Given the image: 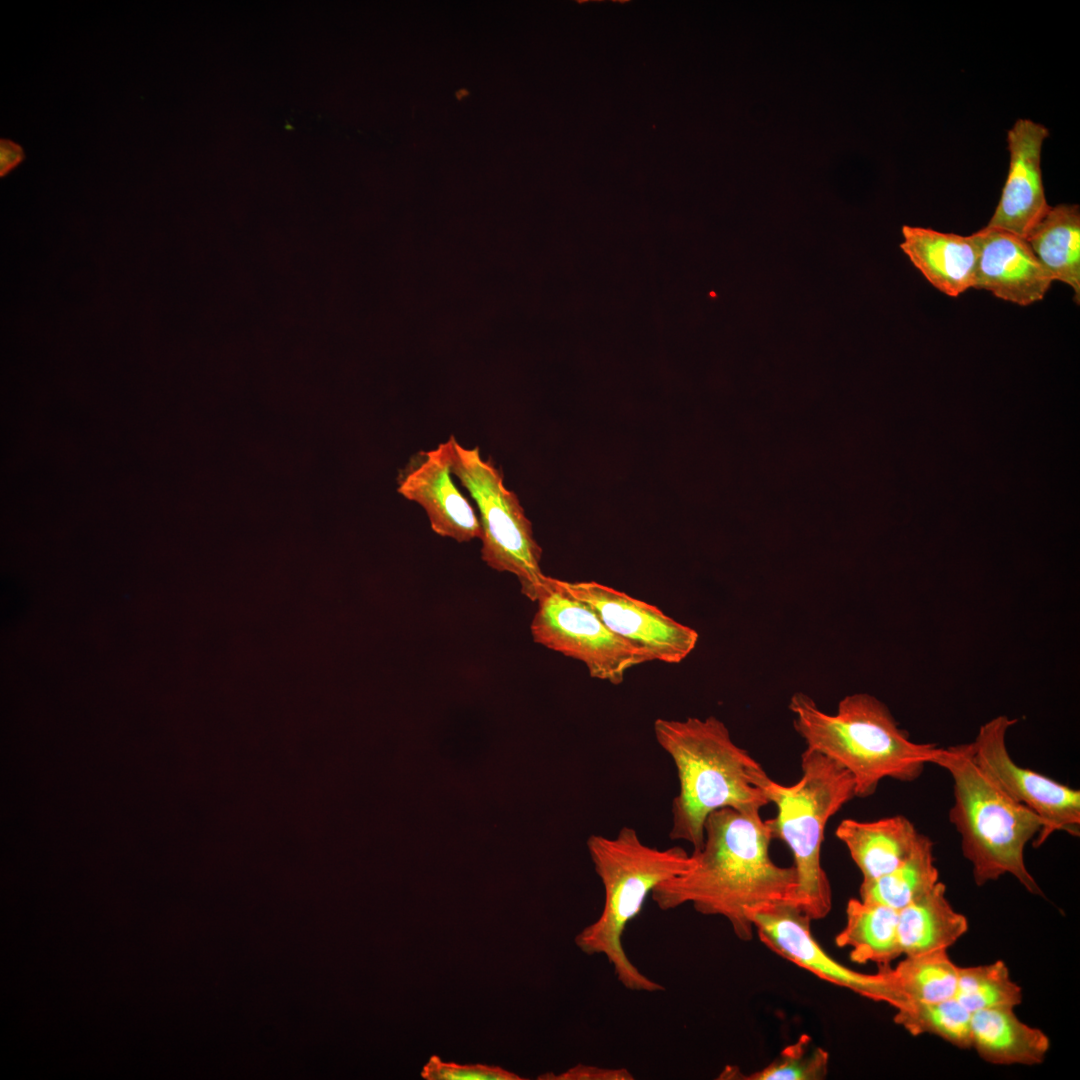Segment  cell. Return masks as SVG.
I'll use <instances>...</instances> for the list:
<instances>
[{"label": "cell", "instance_id": "1", "mask_svg": "<svg viewBox=\"0 0 1080 1080\" xmlns=\"http://www.w3.org/2000/svg\"><path fill=\"white\" fill-rule=\"evenodd\" d=\"M772 839L760 813L713 811L704 824L701 849L691 853L694 866L657 885L653 902L663 911L690 903L703 915L725 918L736 937L750 941L752 912L784 903L799 907L795 867L772 861Z\"/></svg>", "mask_w": 1080, "mask_h": 1080}, {"label": "cell", "instance_id": "2", "mask_svg": "<svg viewBox=\"0 0 1080 1080\" xmlns=\"http://www.w3.org/2000/svg\"><path fill=\"white\" fill-rule=\"evenodd\" d=\"M653 731L673 761L679 782L671 804V840L688 842L696 852L713 811L733 808L752 814L769 803L762 789L769 776L717 717L658 718Z\"/></svg>", "mask_w": 1080, "mask_h": 1080}, {"label": "cell", "instance_id": "3", "mask_svg": "<svg viewBox=\"0 0 1080 1080\" xmlns=\"http://www.w3.org/2000/svg\"><path fill=\"white\" fill-rule=\"evenodd\" d=\"M788 707L806 748L844 767L857 797L874 794L885 778L917 779L938 750L934 744L910 740L889 708L868 693L845 696L834 714L822 711L802 692L792 695Z\"/></svg>", "mask_w": 1080, "mask_h": 1080}, {"label": "cell", "instance_id": "4", "mask_svg": "<svg viewBox=\"0 0 1080 1080\" xmlns=\"http://www.w3.org/2000/svg\"><path fill=\"white\" fill-rule=\"evenodd\" d=\"M586 845L604 889V904L599 917L576 935V946L586 955H603L624 988L664 991L663 985L644 975L631 962L622 936L657 885L694 866L692 854L680 846L666 849L648 846L629 826H623L615 837L592 834Z\"/></svg>", "mask_w": 1080, "mask_h": 1080}, {"label": "cell", "instance_id": "5", "mask_svg": "<svg viewBox=\"0 0 1080 1080\" xmlns=\"http://www.w3.org/2000/svg\"><path fill=\"white\" fill-rule=\"evenodd\" d=\"M931 763L952 778L949 821L960 835L976 885L1010 874L1028 892L1043 896L1024 860L1025 847L1043 829V820L1007 796L978 767L968 744L938 747Z\"/></svg>", "mask_w": 1080, "mask_h": 1080}, {"label": "cell", "instance_id": "6", "mask_svg": "<svg viewBox=\"0 0 1080 1080\" xmlns=\"http://www.w3.org/2000/svg\"><path fill=\"white\" fill-rule=\"evenodd\" d=\"M801 777L793 785L767 778L762 789L777 814L766 820L773 839L790 849L798 879L799 908L811 920L825 918L832 908V891L821 864V847L829 819L855 797L851 774L827 756L805 749Z\"/></svg>", "mask_w": 1080, "mask_h": 1080}, {"label": "cell", "instance_id": "7", "mask_svg": "<svg viewBox=\"0 0 1080 1080\" xmlns=\"http://www.w3.org/2000/svg\"><path fill=\"white\" fill-rule=\"evenodd\" d=\"M451 468L475 502L481 525V558L490 568L513 574L521 593L536 601L546 575L542 549L517 495L504 484L502 471L480 448H467L451 435Z\"/></svg>", "mask_w": 1080, "mask_h": 1080}, {"label": "cell", "instance_id": "8", "mask_svg": "<svg viewBox=\"0 0 1080 1080\" xmlns=\"http://www.w3.org/2000/svg\"><path fill=\"white\" fill-rule=\"evenodd\" d=\"M530 625L533 640L585 664L592 678L613 685L634 666L650 662L634 645L610 630L586 603L546 576Z\"/></svg>", "mask_w": 1080, "mask_h": 1080}, {"label": "cell", "instance_id": "9", "mask_svg": "<svg viewBox=\"0 0 1080 1080\" xmlns=\"http://www.w3.org/2000/svg\"><path fill=\"white\" fill-rule=\"evenodd\" d=\"M1015 723L1016 719L1006 715L984 723L974 741L968 744L974 762L1007 796L1043 820L1044 827L1034 838V847L1045 843L1055 831L1079 836L1080 791L1024 768L1012 759L1006 736Z\"/></svg>", "mask_w": 1080, "mask_h": 1080}, {"label": "cell", "instance_id": "10", "mask_svg": "<svg viewBox=\"0 0 1080 1080\" xmlns=\"http://www.w3.org/2000/svg\"><path fill=\"white\" fill-rule=\"evenodd\" d=\"M749 919L760 941L780 957L816 975L875 1002L896 1010L906 1001L890 972L879 966L875 974L857 972L836 961L819 945L809 918L797 905L777 904L752 912Z\"/></svg>", "mask_w": 1080, "mask_h": 1080}, {"label": "cell", "instance_id": "11", "mask_svg": "<svg viewBox=\"0 0 1080 1080\" xmlns=\"http://www.w3.org/2000/svg\"><path fill=\"white\" fill-rule=\"evenodd\" d=\"M555 584L586 603L614 633L642 651L651 661L682 662L695 649L699 634L658 607L595 581Z\"/></svg>", "mask_w": 1080, "mask_h": 1080}, {"label": "cell", "instance_id": "12", "mask_svg": "<svg viewBox=\"0 0 1080 1080\" xmlns=\"http://www.w3.org/2000/svg\"><path fill=\"white\" fill-rule=\"evenodd\" d=\"M452 476L448 438L436 448L419 451L410 458L399 473L398 492L424 509L437 535L460 543L480 539L479 517Z\"/></svg>", "mask_w": 1080, "mask_h": 1080}, {"label": "cell", "instance_id": "13", "mask_svg": "<svg viewBox=\"0 0 1080 1080\" xmlns=\"http://www.w3.org/2000/svg\"><path fill=\"white\" fill-rule=\"evenodd\" d=\"M1048 129L1030 119H1018L1008 131V176L1001 198L986 227L1025 238L1050 208L1041 173V148Z\"/></svg>", "mask_w": 1080, "mask_h": 1080}, {"label": "cell", "instance_id": "14", "mask_svg": "<svg viewBox=\"0 0 1080 1080\" xmlns=\"http://www.w3.org/2000/svg\"><path fill=\"white\" fill-rule=\"evenodd\" d=\"M973 234L978 244L974 288L1020 306L1044 298L1054 280L1025 238L989 227Z\"/></svg>", "mask_w": 1080, "mask_h": 1080}, {"label": "cell", "instance_id": "15", "mask_svg": "<svg viewBox=\"0 0 1080 1080\" xmlns=\"http://www.w3.org/2000/svg\"><path fill=\"white\" fill-rule=\"evenodd\" d=\"M902 235L900 248L937 290L958 297L974 288L978 261L974 234L962 236L905 225Z\"/></svg>", "mask_w": 1080, "mask_h": 1080}, {"label": "cell", "instance_id": "16", "mask_svg": "<svg viewBox=\"0 0 1080 1080\" xmlns=\"http://www.w3.org/2000/svg\"><path fill=\"white\" fill-rule=\"evenodd\" d=\"M859 868L863 880L879 878L898 867L914 850L921 833L902 815L874 821L842 820L835 831Z\"/></svg>", "mask_w": 1080, "mask_h": 1080}, {"label": "cell", "instance_id": "17", "mask_svg": "<svg viewBox=\"0 0 1080 1080\" xmlns=\"http://www.w3.org/2000/svg\"><path fill=\"white\" fill-rule=\"evenodd\" d=\"M971 1048L988 1063L1032 1066L1045 1060L1050 1040L1022 1022L1014 1008H994L971 1014Z\"/></svg>", "mask_w": 1080, "mask_h": 1080}, {"label": "cell", "instance_id": "18", "mask_svg": "<svg viewBox=\"0 0 1080 1080\" xmlns=\"http://www.w3.org/2000/svg\"><path fill=\"white\" fill-rule=\"evenodd\" d=\"M968 930L965 915L946 897L938 881L925 895L898 911V941L902 955L948 950Z\"/></svg>", "mask_w": 1080, "mask_h": 1080}, {"label": "cell", "instance_id": "19", "mask_svg": "<svg viewBox=\"0 0 1080 1080\" xmlns=\"http://www.w3.org/2000/svg\"><path fill=\"white\" fill-rule=\"evenodd\" d=\"M1053 280L1069 285L1080 300V210L1076 204L1050 206L1026 237Z\"/></svg>", "mask_w": 1080, "mask_h": 1080}, {"label": "cell", "instance_id": "20", "mask_svg": "<svg viewBox=\"0 0 1080 1080\" xmlns=\"http://www.w3.org/2000/svg\"><path fill=\"white\" fill-rule=\"evenodd\" d=\"M835 944L839 948H850L853 962L890 965L902 955L898 941V911L860 898L849 899L846 923L836 935Z\"/></svg>", "mask_w": 1080, "mask_h": 1080}, {"label": "cell", "instance_id": "21", "mask_svg": "<svg viewBox=\"0 0 1080 1080\" xmlns=\"http://www.w3.org/2000/svg\"><path fill=\"white\" fill-rule=\"evenodd\" d=\"M939 881L933 842L921 834L912 853L891 872L870 881H862L860 899L897 911L929 892Z\"/></svg>", "mask_w": 1080, "mask_h": 1080}, {"label": "cell", "instance_id": "22", "mask_svg": "<svg viewBox=\"0 0 1080 1080\" xmlns=\"http://www.w3.org/2000/svg\"><path fill=\"white\" fill-rule=\"evenodd\" d=\"M957 966L947 950L908 955L890 968L894 983L908 1002H938L955 997Z\"/></svg>", "mask_w": 1080, "mask_h": 1080}, {"label": "cell", "instance_id": "23", "mask_svg": "<svg viewBox=\"0 0 1080 1080\" xmlns=\"http://www.w3.org/2000/svg\"><path fill=\"white\" fill-rule=\"evenodd\" d=\"M893 1019L913 1036L932 1034L956 1047L971 1048V1013L955 998L908 1002Z\"/></svg>", "mask_w": 1080, "mask_h": 1080}, {"label": "cell", "instance_id": "24", "mask_svg": "<svg viewBox=\"0 0 1080 1080\" xmlns=\"http://www.w3.org/2000/svg\"><path fill=\"white\" fill-rule=\"evenodd\" d=\"M1022 989L1005 962L960 967L955 999L971 1014L994 1008H1015L1022 1003Z\"/></svg>", "mask_w": 1080, "mask_h": 1080}, {"label": "cell", "instance_id": "25", "mask_svg": "<svg viewBox=\"0 0 1080 1080\" xmlns=\"http://www.w3.org/2000/svg\"><path fill=\"white\" fill-rule=\"evenodd\" d=\"M829 1054L813 1047L809 1035L802 1034L795 1043L786 1046L779 1056L764 1068L744 1075L737 1067L727 1066L718 1079L723 1080H820L828 1072Z\"/></svg>", "mask_w": 1080, "mask_h": 1080}, {"label": "cell", "instance_id": "26", "mask_svg": "<svg viewBox=\"0 0 1080 1080\" xmlns=\"http://www.w3.org/2000/svg\"><path fill=\"white\" fill-rule=\"evenodd\" d=\"M421 1076L428 1080H521L519 1075L498 1066L444 1062L432 1056Z\"/></svg>", "mask_w": 1080, "mask_h": 1080}, {"label": "cell", "instance_id": "27", "mask_svg": "<svg viewBox=\"0 0 1080 1080\" xmlns=\"http://www.w3.org/2000/svg\"><path fill=\"white\" fill-rule=\"evenodd\" d=\"M545 1080H633L627 1068H606L579 1063L560 1074L547 1073L538 1077Z\"/></svg>", "mask_w": 1080, "mask_h": 1080}, {"label": "cell", "instance_id": "28", "mask_svg": "<svg viewBox=\"0 0 1080 1080\" xmlns=\"http://www.w3.org/2000/svg\"><path fill=\"white\" fill-rule=\"evenodd\" d=\"M24 158L22 148L9 140H1L0 143V172L1 175L18 165Z\"/></svg>", "mask_w": 1080, "mask_h": 1080}]
</instances>
